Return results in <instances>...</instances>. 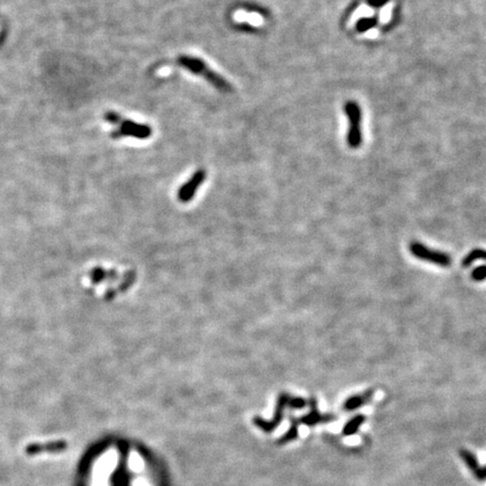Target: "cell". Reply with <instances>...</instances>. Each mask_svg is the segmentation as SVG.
Returning a JSON list of instances; mask_svg holds the SVG:
<instances>
[{
  "label": "cell",
  "instance_id": "7a4b0ae2",
  "mask_svg": "<svg viewBox=\"0 0 486 486\" xmlns=\"http://www.w3.org/2000/svg\"><path fill=\"white\" fill-rule=\"evenodd\" d=\"M104 119L109 124L115 125L116 129L113 131L111 133V137L113 139H121V138H135L140 140L149 139L152 135L153 129L148 124L138 123L131 119L124 118L121 114L116 112H106L104 115Z\"/></svg>",
  "mask_w": 486,
  "mask_h": 486
},
{
  "label": "cell",
  "instance_id": "9c48e42d",
  "mask_svg": "<svg viewBox=\"0 0 486 486\" xmlns=\"http://www.w3.org/2000/svg\"><path fill=\"white\" fill-rule=\"evenodd\" d=\"M365 421H366V417L363 414H357L352 416L343 427L342 429L343 436L350 437V436L356 435L359 430V428L364 425Z\"/></svg>",
  "mask_w": 486,
  "mask_h": 486
},
{
  "label": "cell",
  "instance_id": "5b68a950",
  "mask_svg": "<svg viewBox=\"0 0 486 486\" xmlns=\"http://www.w3.org/2000/svg\"><path fill=\"white\" fill-rule=\"evenodd\" d=\"M205 178H206V171L204 169L197 170L195 174L192 175L190 180H188L186 184L179 189V192H178L179 201L184 203L189 202L192 198V196L195 195L197 188L203 184V181L205 180Z\"/></svg>",
  "mask_w": 486,
  "mask_h": 486
},
{
  "label": "cell",
  "instance_id": "8992f818",
  "mask_svg": "<svg viewBox=\"0 0 486 486\" xmlns=\"http://www.w3.org/2000/svg\"><path fill=\"white\" fill-rule=\"evenodd\" d=\"M311 407H312V410H311L310 413H308L306 416H304L302 419V422L304 423V425L315 426V425H317V423H329V422H331V421L337 419V417L331 413L322 415L317 410L316 401H315L314 397H312V399H311Z\"/></svg>",
  "mask_w": 486,
  "mask_h": 486
},
{
  "label": "cell",
  "instance_id": "7c38bea8",
  "mask_svg": "<svg viewBox=\"0 0 486 486\" xmlns=\"http://www.w3.org/2000/svg\"><path fill=\"white\" fill-rule=\"evenodd\" d=\"M377 23H378V20H377V17H376V16L364 17L362 19H359L357 22L356 29H357V32H359V33H365V32H367V30L374 28L375 26L377 25Z\"/></svg>",
  "mask_w": 486,
  "mask_h": 486
},
{
  "label": "cell",
  "instance_id": "277c9868",
  "mask_svg": "<svg viewBox=\"0 0 486 486\" xmlns=\"http://www.w3.org/2000/svg\"><path fill=\"white\" fill-rule=\"evenodd\" d=\"M410 251L415 258L433 264L439 267H449L451 266V257L448 253L439 250L428 248L419 241H412L410 244Z\"/></svg>",
  "mask_w": 486,
  "mask_h": 486
},
{
  "label": "cell",
  "instance_id": "9a60e30c",
  "mask_svg": "<svg viewBox=\"0 0 486 486\" xmlns=\"http://www.w3.org/2000/svg\"><path fill=\"white\" fill-rule=\"evenodd\" d=\"M390 2V0H368V5L370 7H374V8H380V7H383L384 5H386Z\"/></svg>",
  "mask_w": 486,
  "mask_h": 486
},
{
  "label": "cell",
  "instance_id": "8fae6325",
  "mask_svg": "<svg viewBox=\"0 0 486 486\" xmlns=\"http://www.w3.org/2000/svg\"><path fill=\"white\" fill-rule=\"evenodd\" d=\"M459 455H461L463 462L465 463V465H466L470 472H473V470H475L479 466L476 456H475L472 451L467 450V449H462V450L459 451Z\"/></svg>",
  "mask_w": 486,
  "mask_h": 486
},
{
  "label": "cell",
  "instance_id": "3957f363",
  "mask_svg": "<svg viewBox=\"0 0 486 486\" xmlns=\"http://www.w3.org/2000/svg\"><path fill=\"white\" fill-rule=\"evenodd\" d=\"M349 121V129L347 135V141L350 148L357 149L362 145V109L358 106L357 103L348 102L344 106Z\"/></svg>",
  "mask_w": 486,
  "mask_h": 486
},
{
  "label": "cell",
  "instance_id": "ba28073f",
  "mask_svg": "<svg viewBox=\"0 0 486 486\" xmlns=\"http://www.w3.org/2000/svg\"><path fill=\"white\" fill-rule=\"evenodd\" d=\"M67 447V443L64 441H56V442H50L46 443V445H40V443H32L26 447V452L28 455H35V453H40V452H44V451H50V452H56V451H61Z\"/></svg>",
  "mask_w": 486,
  "mask_h": 486
},
{
  "label": "cell",
  "instance_id": "30bf717a",
  "mask_svg": "<svg viewBox=\"0 0 486 486\" xmlns=\"http://www.w3.org/2000/svg\"><path fill=\"white\" fill-rule=\"evenodd\" d=\"M477 260H485L486 261V250L484 249H474L472 251L466 254V257L463 259V267H469L470 265L474 264Z\"/></svg>",
  "mask_w": 486,
  "mask_h": 486
},
{
  "label": "cell",
  "instance_id": "6da1fadb",
  "mask_svg": "<svg viewBox=\"0 0 486 486\" xmlns=\"http://www.w3.org/2000/svg\"><path fill=\"white\" fill-rule=\"evenodd\" d=\"M174 64L179 66L184 69L195 73L197 76H201L207 82H210L213 87L217 88L219 91L222 92H232L233 88L230 83L224 79L222 76H219L217 72L212 70L205 62H204L200 57L189 56V55H180L174 61Z\"/></svg>",
  "mask_w": 486,
  "mask_h": 486
},
{
  "label": "cell",
  "instance_id": "52a82bcc",
  "mask_svg": "<svg viewBox=\"0 0 486 486\" xmlns=\"http://www.w3.org/2000/svg\"><path fill=\"white\" fill-rule=\"evenodd\" d=\"M374 395V390H368L364 392L363 394H357L353 396H350L349 399L346 400L343 404V410L344 411H354L359 409V407L364 406L365 404H367L368 402L373 399Z\"/></svg>",
  "mask_w": 486,
  "mask_h": 486
},
{
  "label": "cell",
  "instance_id": "5bb4252c",
  "mask_svg": "<svg viewBox=\"0 0 486 486\" xmlns=\"http://www.w3.org/2000/svg\"><path fill=\"white\" fill-rule=\"evenodd\" d=\"M473 475L474 477L476 478L479 482H483V480H486V466L480 467L478 466L476 469L473 470Z\"/></svg>",
  "mask_w": 486,
  "mask_h": 486
},
{
  "label": "cell",
  "instance_id": "4fadbf2b",
  "mask_svg": "<svg viewBox=\"0 0 486 486\" xmlns=\"http://www.w3.org/2000/svg\"><path fill=\"white\" fill-rule=\"evenodd\" d=\"M472 279L474 281H483L486 279V265L478 266L472 271Z\"/></svg>",
  "mask_w": 486,
  "mask_h": 486
}]
</instances>
